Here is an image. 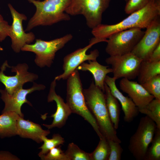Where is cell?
<instances>
[{
    "label": "cell",
    "instance_id": "6da1fadb",
    "mask_svg": "<svg viewBox=\"0 0 160 160\" xmlns=\"http://www.w3.org/2000/svg\"><path fill=\"white\" fill-rule=\"evenodd\" d=\"M160 15V0H149L143 8L130 14L115 24L101 23L92 29V33L96 38L103 39L117 32L134 28H146Z\"/></svg>",
    "mask_w": 160,
    "mask_h": 160
},
{
    "label": "cell",
    "instance_id": "7a4b0ae2",
    "mask_svg": "<svg viewBox=\"0 0 160 160\" xmlns=\"http://www.w3.org/2000/svg\"><path fill=\"white\" fill-rule=\"evenodd\" d=\"M87 105L95 118L103 136L121 143L116 130L110 119L108 111L105 92L92 81L89 87L83 89Z\"/></svg>",
    "mask_w": 160,
    "mask_h": 160
},
{
    "label": "cell",
    "instance_id": "3957f363",
    "mask_svg": "<svg viewBox=\"0 0 160 160\" xmlns=\"http://www.w3.org/2000/svg\"><path fill=\"white\" fill-rule=\"evenodd\" d=\"M35 7L36 12L29 21L25 31L39 26L52 25L70 20L65 12L71 0H27Z\"/></svg>",
    "mask_w": 160,
    "mask_h": 160
},
{
    "label": "cell",
    "instance_id": "277c9868",
    "mask_svg": "<svg viewBox=\"0 0 160 160\" xmlns=\"http://www.w3.org/2000/svg\"><path fill=\"white\" fill-rule=\"evenodd\" d=\"M78 70L76 69L67 79L66 103L72 113L83 117L92 126L100 139L103 137L96 121L85 100Z\"/></svg>",
    "mask_w": 160,
    "mask_h": 160
},
{
    "label": "cell",
    "instance_id": "5b68a950",
    "mask_svg": "<svg viewBox=\"0 0 160 160\" xmlns=\"http://www.w3.org/2000/svg\"><path fill=\"white\" fill-rule=\"evenodd\" d=\"M111 0H71L65 12L72 16L82 15L87 25L93 29L101 23L102 15Z\"/></svg>",
    "mask_w": 160,
    "mask_h": 160
},
{
    "label": "cell",
    "instance_id": "8992f818",
    "mask_svg": "<svg viewBox=\"0 0 160 160\" xmlns=\"http://www.w3.org/2000/svg\"><path fill=\"white\" fill-rule=\"evenodd\" d=\"M73 37L71 34L49 41L37 39L33 44H26L22 48L23 51H29L36 54L35 62L39 67H50L53 62L56 53L62 48Z\"/></svg>",
    "mask_w": 160,
    "mask_h": 160
},
{
    "label": "cell",
    "instance_id": "52a82bcc",
    "mask_svg": "<svg viewBox=\"0 0 160 160\" xmlns=\"http://www.w3.org/2000/svg\"><path fill=\"white\" fill-rule=\"evenodd\" d=\"M157 128L155 123L147 116L140 118L135 132L130 138L128 146L129 151L137 160H144Z\"/></svg>",
    "mask_w": 160,
    "mask_h": 160
},
{
    "label": "cell",
    "instance_id": "ba28073f",
    "mask_svg": "<svg viewBox=\"0 0 160 160\" xmlns=\"http://www.w3.org/2000/svg\"><path fill=\"white\" fill-rule=\"evenodd\" d=\"M142 29L132 28L111 35L107 41L106 52L110 56L122 55L131 52L144 34L145 31Z\"/></svg>",
    "mask_w": 160,
    "mask_h": 160
},
{
    "label": "cell",
    "instance_id": "9c48e42d",
    "mask_svg": "<svg viewBox=\"0 0 160 160\" xmlns=\"http://www.w3.org/2000/svg\"><path fill=\"white\" fill-rule=\"evenodd\" d=\"M107 39H101L94 37L89 42V44L83 48H80L65 56L63 59V72L57 76L55 79L59 81L67 79L77 67L86 60H96L99 55V52L97 49L91 51L87 54V52L93 45L99 42H106Z\"/></svg>",
    "mask_w": 160,
    "mask_h": 160
},
{
    "label": "cell",
    "instance_id": "30bf717a",
    "mask_svg": "<svg viewBox=\"0 0 160 160\" xmlns=\"http://www.w3.org/2000/svg\"><path fill=\"white\" fill-rule=\"evenodd\" d=\"M143 60L132 52L122 55L110 56L105 62L111 65L113 77L116 80L125 78L131 80L137 77Z\"/></svg>",
    "mask_w": 160,
    "mask_h": 160
},
{
    "label": "cell",
    "instance_id": "8fae6325",
    "mask_svg": "<svg viewBox=\"0 0 160 160\" xmlns=\"http://www.w3.org/2000/svg\"><path fill=\"white\" fill-rule=\"evenodd\" d=\"M160 44L159 16L146 28L143 36L131 52L143 60L148 59L151 53Z\"/></svg>",
    "mask_w": 160,
    "mask_h": 160
},
{
    "label": "cell",
    "instance_id": "7c38bea8",
    "mask_svg": "<svg viewBox=\"0 0 160 160\" xmlns=\"http://www.w3.org/2000/svg\"><path fill=\"white\" fill-rule=\"evenodd\" d=\"M9 66L7 61L2 65L0 71V81L4 85L5 89L10 94H12L19 88L23 87L25 83L33 82L38 78L37 75L28 71V67L26 63L19 64L16 66L11 67L12 71L16 72V74L7 76L4 71Z\"/></svg>",
    "mask_w": 160,
    "mask_h": 160
},
{
    "label": "cell",
    "instance_id": "4fadbf2b",
    "mask_svg": "<svg viewBox=\"0 0 160 160\" xmlns=\"http://www.w3.org/2000/svg\"><path fill=\"white\" fill-rule=\"evenodd\" d=\"M8 7L12 19L9 36L11 39V47L13 50L18 53L25 45L33 42L35 36L32 32L26 33L23 29V22L27 20L26 16L17 11L10 4H8Z\"/></svg>",
    "mask_w": 160,
    "mask_h": 160
},
{
    "label": "cell",
    "instance_id": "5bb4252c",
    "mask_svg": "<svg viewBox=\"0 0 160 160\" xmlns=\"http://www.w3.org/2000/svg\"><path fill=\"white\" fill-rule=\"evenodd\" d=\"M44 85L33 83V86L30 88L23 89L21 87L17 89L12 94H9L5 89H0L1 98L5 104L2 113L7 112H13L23 117L24 115L21 111V107L24 103H26L31 106V103L26 99V96L36 90H44Z\"/></svg>",
    "mask_w": 160,
    "mask_h": 160
},
{
    "label": "cell",
    "instance_id": "9a60e30c",
    "mask_svg": "<svg viewBox=\"0 0 160 160\" xmlns=\"http://www.w3.org/2000/svg\"><path fill=\"white\" fill-rule=\"evenodd\" d=\"M56 81L54 79L51 83L47 97V101L48 102L53 101L55 102L57 105L56 111L50 116L53 118L52 124L49 125L43 124L48 129L56 127L59 128H62L65 124L68 117L72 113L66 103H65L64 100L55 92Z\"/></svg>",
    "mask_w": 160,
    "mask_h": 160
},
{
    "label": "cell",
    "instance_id": "2e32d148",
    "mask_svg": "<svg viewBox=\"0 0 160 160\" xmlns=\"http://www.w3.org/2000/svg\"><path fill=\"white\" fill-rule=\"evenodd\" d=\"M119 85L121 90L128 95L139 109L145 107L155 98L141 84L136 81L122 78Z\"/></svg>",
    "mask_w": 160,
    "mask_h": 160
},
{
    "label": "cell",
    "instance_id": "e0dca14e",
    "mask_svg": "<svg viewBox=\"0 0 160 160\" xmlns=\"http://www.w3.org/2000/svg\"><path fill=\"white\" fill-rule=\"evenodd\" d=\"M114 77L107 75L105 82L108 86L112 95L121 104L122 110L124 114V120L127 122L130 123L138 115L139 109L129 97L125 96L117 87Z\"/></svg>",
    "mask_w": 160,
    "mask_h": 160
},
{
    "label": "cell",
    "instance_id": "ac0fdd59",
    "mask_svg": "<svg viewBox=\"0 0 160 160\" xmlns=\"http://www.w3.org/2000/svg\"><path fill=\"white\" fill-rule=\"evenodd\" d=\"M23 118L19 116L17 122V135L21 137L31 139L40 143L43 142V136H47L50 133L49 130H44L39 124Z\"/></svg>",
    "mask_w": 160,
    "mask_h": 160
},
{
    "label": "cell",
    "instance_id": "d6986e66",
    "mask_svg": "<svg viewBox=\"0 0 160 160\" xmlns=\"http://www.w3.org/2000/svg\"><path fill=\"white\" fill-rule=\"evenodd\" d=\"M76 69L82 71H88L92 75L96 86L105 92V80L107 74L112 73L111 68L102 65L96 60H89L88 63H83Z\"/></svg>",
    "mask_w": 160,
    "mask_h": 160
},
{
    "label": "cell",
    "instance_id": "ffe728a7",
    "mask_svg": "<svg viewBox=\"0 0 160 160\" xmlns=\"http://www.w3.org/2000/svg\"><path fill=\"white\" fill-rule=\"evenodd\" d=\"M19 116L15 112L11 111L2 113L0 115V137L1 138L17 135L16 124Z\"/></svg>",
    "mask_w": 160,
    "mask_h": 160
},
{
    "label": "cell",
    "instance_id": "44dd1931",
    "mask_svg": "<svg viewBox=\"0 0 160 160\" xmlns=\"http://www.w3.org/2000/svg\"><path fill=\"white\" fill-rule=\"evenodd\" d=\"M105 93L109 116L114 128L118 129L120 121V109L118 100L111 94L110 89L105 83Z\"/></svg>",
    "mask_w": 160,
    "mask_h": 160
},
{
    "label": "cell",
    "instance_id": "7402d4cb",
    "mask_svg": "<svg viewBox=\"0 0 160 160\" xmlns=\"http://www.w3.org/2000/svg\"><path fill=\"white\" fill-rule=\"evenodd\" d=\"M159 74L160 61L151 62L148 60H143L137 76V80L139 83L142 84Z\"/></svg>",
    "mask_w": 160,
    "mask_h": 160
},
{
    "label": "cell",
    "instance_id": "603a6c76",
    "mask_svg": "<svg viewBox=\"0 0 160 160\" xmlns=\"http://www.w3.org/2000/svg\"><path fill=\"white\" fill-rule=\"evenodd\" d=\"M139 112L146 115L160 129V100L153 99L145 107L139 109Z\"/></svg>",
    "mask_w": 160,
    "mask_h": 160
},
{
    "label": "cell",
    "instance_id": "cb8c5ba5",
    "mask_svg": "<svg viewBox=\"0 0 160 160\" xmlns=\"http://www.w3.org/2000/svg\"><path fill=\"white\" fill-rule=\"evenodd\" d=\"M43 144L39 149L41 151L38 154L39 157L46 154L51 149L63 145L65 142L64 138L59 134H54L51 139H48L46 136L42 137Z\"/></svg>",
    "mask_w": 160,
    "mask_h": 160
},
{
    "label": "cell",
    "instance_id": "d4e9b609",
    "mask_svg": "<svg viewBox=\"0 0 160 160\" xmlns=\"http://www.w3.org/2000/svg\"><path fill=\"white\" fill-rule=\"evenodd\" d=\"M148 147L144 160H160V129L157 128L154 135Z\"/></svg>",
    "mask_w": 160,
    "mask_h": 160
},
{
    "label": "cell",
    "instance_id": "484cf974",
    "mask_svg": "<svg viewBox=\"0 0 160 160\" xmlns=\"http://www.w3.org/2000/svg\"><path fill=\"white\" fill-rule=\"evenodd\" d=\"M100 140L97 147L90 153L92 160H108L110 153L108 142L104 137Z\"/></svg>",
    "mask_w": 160,
    "mask_h": 160
},
{
    "label": "cell",
    "instance_id": "4316f807",
    "mask_svg": "<svg viewBox=\"0 0 160 160\" xmlns=\"http://www.w3.org/2000/svg\"><path fill=\"white\" fill-rule=\"evenodd\" d=\"M65 153L68 160H92L90 153L81 149L73 142L68 144Z\"/></svg>",
    "mask_w": 160,
    "mask_h": 160
},
{
    "label": "cell",
    "instance_id": "83f0119b",
    "mask_svg": "<svg viewBox=\"0 0 160 160\" xmlns=\"http://www.w3.org/2000/svg\"><path fill=\"white\" fill-rule=\"evenodd\" d=\"M141 84L155 99L160 100V74Z\"/></svg>",
    "mask_w": 160,
    "mask_h": 160
},
{
    "label": "cell",
    "instance_id": "f1b7e54d",
    "mask_svg": "<svg viewBox=\"0 0 160 160\" xmlns=\"http://www.w3.org/2000/svg\"><path fill=\"white\" fill-rule=\"evenodd\" d=\"M40 157L43 160H68L60 146L53 148L46 154Z\"/></svg>",
    "mask_w": 160,
    "mask_h": 160
},
{
    "label": "cell",
    "instance_id": "f546056e",
    "mask_svg": "<svg viewBox=\"0 0 160 160\" xmlns=\"http://www.w3.org/2000/svg\"><path fill=\"white\" fill-rule=\"evenodd\" d=\"M149 0H128L124 11L126 14H130L141 9L148 3Z\"/></svg>",
    "mask_w": 160,
    "mask_h": 160
},
{
    "label": "cell",
    "instance_id": "4dcf8cb0",
    "mask_svg": "<svg viewBox=\"0 0 160 160\" xmlns=\"http://www.w3.org/2000/svg\"><path fill=\"white\" fill-rule=\"evenodd\" d=\"M110 148L108 160H120L123 149L120 143L112 140H107Z\"/></svg>",
    "mask_w": 160,
    "mask_h": 160
},
{
    "label": "cell",
    "instance_id": "1f68e13d",
    "mask_svg": "<svg viewBox=\"0 0 160 160\" xmlns=\"http://www.w3.org/2000/svg\"><path fill=\"white\" fill-rule=\"evenodd\" d=\"M11 29V25L5 20L0 14V42L4 41L9 36Z\"/></svg>",
    "mask_w": 160,
    "mask_h": 160
},
{
    "label": "cell",
    "instance_id": "d6a6232c",
    "mask_svg": "<svg viewBox=\"0 0 160 160\" xmlns=\"http://www.w3.org/2000/svg\"><path fill=\"white\" fill-rule=\"evenodd\" d=\"M147 60L151 62L160 61V44L154 50Z\"/></svg>",
    "mask_w": 160,
    "mask_h": 160
},
{
    "label": "cell",
    "instance_id": "836d02e7",
    "mask_svg": "<svg viewBox=\"0 0 160 160\" xmlns=\"http://www.w3.org/2000/svg\"><path fill=\"white\" fill-rule=\"evenodd\" d=\"M19 159L17 157L8 151H0V160H16Z\"/></svg>",
    "mask_w": 160,
    "mask_h": 160
},
{
    "label": "cell",
    "instance_id": "e575fe53",
    "mask_svg": "<svg viewBox=\"0 0 160 160\" xmlns=\"http://www.w3.org/2000/svg\"><path fill=\"white\" fill-rule=\"evenodd\" d=\"M3 50V49L0 46V51H2Z\"/></svg>",
    "mask_w": 160,
    "mask_h": 160
},
{
    "label": "cell",
    "instance_id": "d590c367",
    "mask_svg": "<svg viewBox=\"0 0 160 160\" xmlns=\"http://www.w3.org/2000/svg\"><path fill=\"white\" fill-rule=\"evenodd\" d=\"M125 1H126V2H127L128 0H124Z\"/></svg>",
    "mask_w": 160,
    "mask_h": 160
},
{
    "label": "cell",
    "instance_id": "8d00e7d4",
    "mask_svg": "<svg viewBox=\"0 0 160 160\" xmlns=\"http://www.w3.org/2000/svg\"><path fill=\"white\" fill-rule=\"evenodd\" d=\"M37 0V1H41V0Z\"/></svg>",
    "mask_w": 160,
    "mask_h": 160
}]
</instances>
